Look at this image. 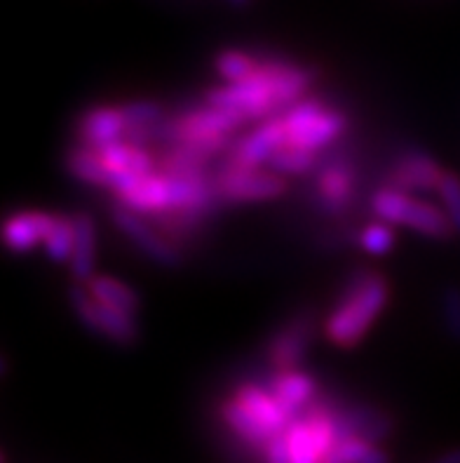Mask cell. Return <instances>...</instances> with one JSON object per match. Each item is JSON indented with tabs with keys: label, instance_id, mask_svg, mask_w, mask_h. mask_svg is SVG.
I'll return each instance as SVG.
<instances>
[{
	"label": "cell",
	"instance_id": "ba28073f",
	"mask_svg": "<svg viewBox=\"0 0 460 463\" xmlns=\"http://www.w3.org/2000/svg\"><path fill=\"white\" fill-rule=\"evenodd\" d=\"M216 191L226 203H251V200L277 198L286 191V182L266 172H242V175H216Z\"/></svg>",
	"mask_w": 460,
	"mask_h": 463
},
{
	"label": "cell",
	"instance_id": "9a60e30c",
	"mask_svg": "<svg viewBox=\"0 0 460 463\" xmlns=\"http://www.w3.org/2000/svg\"><path fill=\"white\" fill-rule=\"evenodd\" d=\"M116 205L125 207L129 212H136L139 217H148L153 212H163L172 207V191H169V179L163 175H148L136 184L132 191L123 195H116Z\"/></svg>",
	"mask_w": 460,
	"mask_h": 463
},
{
	"label": "cell",
	"instance_id": "d590c367",
	"mask_svg": "<svg viewBox=\"0 0 460 463\" xmlns=\"http://www.w3.org/2000/svg\"><path fill=\"white\" fill-rule=\"evenodd\" d=\"M427 463H460V445L454 447V449H449V452L439 454L437 458H432V461Z\"/></svg>",
	"mask_w": 460,
	"mask_h": 463
},
{
	"label": "cell",
	"instance_id": "4316f807",
	"mask_svg": "<svg viewBox=\"0 0 460 463\" xmlns=\"http://www.w3.org/2000/svg\"><path fill=\"white\" fill-rule=\"evenodd\" d=\"M73 245H76V217L57 214L52 233L47 235L45 241L47 254L54 261H66L73 254Z\"/></svg>",
	"mask_w": 460,
	"mask_h": 463
},
{
	"label": "cell",
	"instance_id": "2e32d148",
	"mask_svg": "<svg viewBox=\"0 0 460 463\" xmlns=\"http://www.w3.org/2000/svg\"><path fill=\"white\" fill-rule=\"evenodd\" d=\"M235 398H238L239 402H242V407L249 410L251 414L275 435V438L285 433V430L292 426V421H296V419H292L285 410H282L280 402L266 391V386H258V383H242V386L238 388Z\"/></svg>",
	"mask_w": 460,
	"mask_h": 463
},
{
	"label": "cell",
	"instance_id": "e575fe53",
	"mask_svg": "<svg viewBox=\"0 0 460 463\" xmlns=\"http://www.w3.org/2000/svg\"><path fill=\"white\" fill-rule=\"evenodd\" d=\"M263 458L266 463H292V457H289V447H286L285 433L277 435L275 440H270L263 449Z\"/></svg>",
	"mask_w": 460,
	"mask_h": 463
},
{
	"label": "cell",
	"instance_id": "d6986e66",
	"mask_svg": "<svg viewBox=\"0 0 460 463\" xmlns=\"http://www.w3.org/2000/svg\"><path fill=\"white\" fill-rule=\"evenodd\" d=\"M345 128H348V118H345V113L326 109L322 116L314 118L313 123L305 125V128L298 129V132H294V135H289L286 146L320 151L322 146L332 144L333 139H338V137L343 135Z\"/></svg>",
	"mask_w": 460,
	"mask_h": 463
},
{
	"label": "cell",
	"instance_id": "cb8c5ba5",
	"mask_svg": "<svg viewBox=\"0 0 460 463\" xmlns=\"http://www.w3.org/2000/svg\"><path fill=\"white\" fill-rule=\"evenodd\" d=\"M285 440L289 447V457L292 463H324V458L317 452L313 438V426H310L308 417H298L292 421V426L285 430Z\"/></svg>",
	"mask_w": 460,
	"mask_h": 463
},
{
	"label": "cell",
	"instance_id": "4fadbf2b",
	"mask_svg": "<svg viewBox=\"0 0 460 463\" xmlns=\"http://www.w3.org/2000/svg\"><path fill=\"white\" fill-rule=\"evenodd\" d=\"M266 391L282 405V410L292 419L301 417V411L313 402L314 398V379L301 372H275L266 383Z\"/></svg>",
	"mask_w": 460,
	"mask_h": 463
},
{
	"label": "cell",
	"instance_id": "5b68a950",
	"mask_svg": "<svg viewBox=\"0 0 460 463\" xmlns=\"http://www.w3.org/2000/svg\"><path fill=\"white\" fill-rule=\"evenodd\" d=\"M355 195V165L343 156L317 163L314 203L326 214H341L350 207Z\"/></svg>",
	"mask_w": 460,
	"mask_h": 463
},
{
	"label": "cell",
	"instance_id": "e0dca14e",
	"mask_svg": "<svg viewBox=\"0 0 460 463\" xmlns=\"http://www.w3.org/2000/svg\"><path fill=\"white\" fill-rule=\"evenodd\" d=\"M310 339V327L298 320L285 327L280 335H275L268 341V360L275 372H296V367L304 360L305 346Z\"/></svg>",
	"mask_w": 460,
	"mask_h": 463
},
{
	"label": "cell",
	"instance_id": "83f0119b",
	"mask_svg": "<svg viewBox=\"0 0 460 463\" xmlns=\"http://www.w3.org/2000/svg\"><path fill=\"white\" fill-rule=\"evenodd\" d=\"M268 165L275 172H285V175H305L317 167V156L308 148L285 146L270 156Z\"/></svg>",
	"mask_w": 460,
	"mask_h": 463
},
{
	"label": "cell",
	"instance_id": "d4e9b609",
	"mask_svg": "<svg viewBox=\"0 0 460 463\" xmlns=\"http://www.w3.org/2000/svg\"><path fill=\"white\" fill-rule=\"evenodd\" d=\"M324 463H390V457L380 449L360 438L336 442Z\"/></svg>",
	"mask_w": 460,
	"mask_h": 463
},
{
	"label": "cell",
	"instance_id": "f1b7e54d",
	"mask_svg": "<svg viewBox=\"0 0 460 463\" xmlns=\"http://www.w3.org/2000/svg\"><path fill=\"white\" fill-rule=\"evenodd\" d=\"M214 66L228 82H239L258 69V61H254L249 54L238 52V50H226L214 59Z\"/></svg>",
	"mask_w": 460,
	"mask_h": 463
},
{
	"label": "cell",
	"instance_id": "f546056e",
	"mask_svg": "<svg viewBox=\"0 0 460 463\" xmlns=\"http://www.w3.org/2000/svg\"><path fill=\"white\" fill-rule=\"evenodd\" d=\"M70 297V306H73V311H76L78 320H80L89 332H99V316H97V299H94L92 294L88 292V288H80V285H73L69 289Z\"/></svg>",
	"mask_w": 460,
	"mask_h": 463
},
{
	"label": "cell",
	"instance_id": "603a6c76",
	"mask_svg": "<svg viewBox=\"0 0 460 463\" xmlns=\"http://www.w3.org/2000/svg\"><path fill=\"white\" fill-rule=\"evenodd\" d=\"M66 167L76 179L85 184H94V186H108L111 184V172L104 165L101 156L94 148L85 146H73L66 153Z\"/></svg>",
	"mask_w": 460,
	"mask_h": 463
},
{
	"label": "cell",
	"instance_id": "7402d4cb",
	"mask_svg": "<svg viewBox=\"0 0 460 463\" xmlns=\"http://www.w3.org/2000/svg\"><path fill=\"white\" fill-rule=\"evenodd\" d=\"M85 288H88L94 299L108 306V308L129 313V316H135L139 311V294L135 289H129L127 285H123V282L113 280V278L92 276L85 282Z\"/></svg>",
	"mask_w": 460,
	"mask_h": 463
},
{
	"label": "cell",
	"instance_id": "8fae6325",
	"mask_svg": "<svg viewBox=\"0 0 460 463\" xmlns=\"http://www.w3.org/2000/svg\"><path fill=\"white\" fill-rule=\"evenodd\" d=\"M286 146V125L285 118L275 116L266 118V123H261V128H257L254 132H249L247 137L238 139L233 144L230 151L238 153L239 158L247 160V163L261 167L263 163H268L270 156L275 151Z\"/></svg>",
	"mask_w": 460,
	"mask_h": 463
},
{
	"label": "cell",
	"instance_id": "1f68e13d",
	"mask_svg": "<svg viewBox=\"0 0 460 463\" xmlns=\"http://www.w3.org/2000/svg\"><path fill=\"white\" fill-rule=\"evenodd\" d=\"M437 194L442 198L444 207H446V214L454 222L455 233H460V176L451 175V172H444Z\"/></svg>",
	"mask_w": 460,
	"mask_h": 463
},
{
	"label": "cell",
	"instance_id": "5bb4252c",
	"mask_svg": "<svg viewBox=\"0 0 460 463\" xmlns=\"http://www.w3.org/2000/svg\"><path fill=\"white\" fill-rule=\"evenodd\" d=\"M125 120L120 116L117 106H99V109H89L78 120V135L80 144L89 148H101L108 141L123 139L125 135Z\"/></svg>",
	"mask_w": 460,
	"mask_h": 463
},
{
	"label": "cell",
	"instance_id": "277c9868",
	"mask_svg": "<svg viewBox=\"0 0 460 463\" xmlns=\"http://www.w3.org/2000/svg\"><path fill=\"white\" fill-rule=\"evenodd\" d=\"M204 101L210 106H216V109H238L249 120L275 118L270 78L261 69L254 71L245 80L230 82L226 88L210 90Z\"/></svg>",
	"mask_w": 460,
	"mask_h": 463
},
{
	"label": "cell",
	"instance_id": "7a4b0ae2",
	"mask_svg": "<svg viewBox=\"0 0 460 463\" xmlns=\"http://www.w3.org/2000/svg\"><path fill=\"white\" fill-rule=\"evenodd\" d=\"M371 210L380 222L404 223L408 229L437 238V241H449L455 233L449 214H444L435 205L411 200L407 194L395 191V188H379L371 198Z\"/></svg>",
	"mask_w": 460,
	"mask_h": 463
},
{
	"label": "cell",
	"instance_id": "30bf717a",
	"mask_svg": "<svg viewBox=\"0 0 460 463\" xmlns=\"http://www.w3.org/2000/svg\"><path fill=\"white\" fill-rule=\"evenodd\" d=\"M442 167H439L430 156L418 151L402 153L397 163L392 165L390 175L385 176V188H395L408 194L414 188H427V191H437L439 182H442Z\"/></svg>",
	"mask_w": 460,
	"mask_h": 463
},
{
	"label": "cell",
	"instance_id": "ac0fdd59",
	"mask_svg": "<svg viewBox=\"0 0 460 463\" xmlns=\"http://www.w3.org/2000/svg\"><path fill=\"white\" fill-rule=\"evenodd\" d=\"M148 223L157 233L163 235L164 241H169L174 247H179L181 242L192 241L198 231L204 226V214H198V212L183 210V207H169V210L163 212H153L148 214Z\"/></svg>",
	"mask_w": 460,
	"mask_h": 463
},
{
	"label": "cell",
	"instance_id": "8d00e7d4",
	"mask_svg": "<svg viewBox=\"0 0 460 463\" xmlns=\"http://www.w3.org/2000/svg\"><path fill=\"white\" fill-rule=\"evenodd\" d=\"M235 3H245V0H235Z\"/></svg>",
	"mask_w": 460,
	"mask_h": 463
},
{
	"label": "cell",
	"instance_id": "836d02e7",
	"mask_svg": "<svg viewBox=\"0 0 460 463\" xmlns=\"http://www.w3.org/2000/svg\"><path fill=\"white\" fill-rule=\"evenodd\" d=\"M442 308L449 335L460 344V288H449L444 292Z\"/></svg>",
	"mask_w": 460,
	"mask_h": 463
},
{
	"label": "cell",
	"instance_id": "9c48e42d",
	"mask_svg": "<svg viewBox=\"0 0 460 463\" xmlns=\"http://www.w3.org/2000/svg\"><path fill=\"white\" fill-rule=\"evenodd\" d=\"M333 421H336V438L341 440H350V438H360L371 445H379L395 429L388 414L373 410V407H348V410L336 411L333 410Z\"/></svg>",
	"mask_w": 460,
	"mask_h": 463
},
{
	"label": "cell",
	"instance_id": "3957f363",
	"mask_svg": "<svg viewBox=\"0 0 460 463\" xmlns=\"http://www.w3.org/2000/svg\"><path fill=\"white\" fill-rule=\"evenodd\" d=\"M249 123V118L238 109H216L207 104V109H192L179 113L160 123V135L164 144H174L183 139H202V137L233 135L235 129Z\"/></svg>",
	"mask_w": 460,
	"mask_h": 463
},
{
	"label": "cell",
	"instance_id": "7c38bea8",
	"mask_svg": "<svg viewBox=\"0 0 460 463\" xmlns=\"http://www.w3.org/2000/svg\"><path fill=\"white\" fill-rule=\"evenodd\" d=\"M54 214L47 212H17L3 226V241L12 252H29L38 242H45L54 229Z\"/></svg>",
	"mask_w": 460,
	"mask_h": 463
},
{
	"label": "cell",
	"instance_id": "4dcf8cb0",
	"mask_svg": "<svg viewBox=\"0 0 460 463\" xmlns=\"http://www.w3.org/2000/svg\"><path fill=\"white\" fill-rule=\"evenodd\" d=\"M125 125H151L164 120V109L157 101H129V104L117 106Z\"/></svg>",
	"mask_w": 460,
	"mask_h": 463
},
{
	"label": "cell",
	"instance_id": "52a82bcc",
	"mask_svg": "<svg viewBox=\"0 0 460 463\" xmlns=\"http://www.w3.org/2000/svg\"><path fill=\"white\" fill-rule=\"evenodd\" d=\"M258 69L270 78L275 116H280L282 111L286 113L292 106H296L298 99L304 97V92L314 80V71L301 69V66L282 61V59H266V61H258Z\"/></svg>",
	"mask_w": 460,
	"mask_h": 463
},
{
	"label": "cell",
	"instance_id": "484cf974",
	"mask_svg": "<svg viewBox=\"0 0 460 463\" xmlns=\"http://www.w3.org/2000/svg\"><path fill=\"white\" fill-rule=\"evenodd\" d=\"M97 304H99V301H97ZM97 316H99V335L111 336L113 341L123 344V346H132L136 341V336H139L135 316H129V313L116 311V308H108V306L99 304Z\"/></svg>",
	"mask_w": 460,
	"mask_h": 463
},
{
	"label": "cell",
	"instance_id": "6da1fadb",
	"mask_svg": "<svg viewBox=\"0 0 460 463\" xmlns=\"http://www.w3.org/2000/svg\"><path fill=\"white\" fill-rule=\"evenodd\" d=\"M388 280L373 270H357L341 289L338 306L324 325L333 346H355L388 301Z\"/></svg>",
	"mask_w": 460,
	"mask_h": 463
},
{
	"label": "cell",
	"instance_id": "ffe728a7",
	"mask_svg": "<svg viewBox=\"0 0 460 463\" xmlns=\"http://www.w3.org/2000/svg\"><path fill=\"white\" fill-rule=\"evenodd\" d=\"M221 419L226 421V426L238 435L239 440L247 442L249 447H257V449H266L270 440H275V435L270 433L261 421H258L249 410L242 407L238 398L226 400L221 405Z\"/></svg>",
	"mask_w": 460,
	"mask_h": 463
},
{
	"label": "cell",
	"instance_id": "d6a6232c",
	"mask_svg": "<svg viewBox=\"0 0 460 463\" xmlns=\"http://www.w3.org/2000/svg\"><path fill=\"white\" fill-rule=\"evenodd\" d=\"M360 242L369 254L380 257V254L390 252L392 245H395V238H392L390 229H385L383 223H371V226H367V229L361 231Z\"/></svg>",
	"mask_w": 460,
	"mask_h": 463
},
{
	"label": "cell",
	"instance_id": "8992f818",
	"mask_svg": "<svg viewBox=\"0 0 460 463\" xmlns=\"http://www.w3.org/2000/svg\"><path fill=\"white\" fill-rule=\"evenodd\" d=\"M111 217L116 226L127 235L129 241L139 247L141 252L148 254L153 261L163 266H179L181 264V252L179 247H174L169 241H164L163 235L153 229L146 219H141L136 212H129L120 205H113Z\"/></svg>",
	"mask_w": 460,
	"mask_h": 463
},
{
	"label": "cell",
	"instance_id": "44dd1931",
	"mask_svg": "<svg viewBox=\"0 0 460 463\" xmlns=\"http://www.w3.org/2000/svg\"><path fill=\"white\" fill-rule=\"evenodd\" d=\"M97 254V226L88 212L76 214V245L70 254V273L78 282H88L94 273Z\"/></svg>",
	"mask_w": 460,
	"mask_h": 463
}]
</instances>
